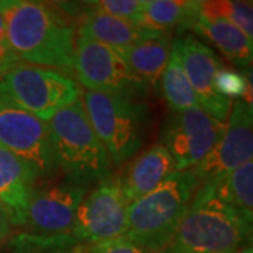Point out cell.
I'll use <instances>...</instances> for the list:
<instances>
[{
    "mask_svg": "<svg viewBox=\"0 0 253 253\" xmlns=\"http://www.w3.org/2000/svg\"><path fill=\"white\" fill-rule=\"evenodd\" d=\"M228 253H238V252H228Z\"/></svg>",
    "mask_w": 253,
    "mask_h": 253,
    "instance_id": "31",
    "label": "cell"
},
{
    "mask_svg": "<svg viewBox=\"0 0 253 253\" xmlns=\"http://www.w3.org/2000/svg\"><path fill=\"white\" fill-rule=\"evenodd\" d=\"M246 83H248V90H246V96L244 100H241L244 103L245 109L248 111V114L253 118V62L248 66H245L242 69Z\"/></svg>",
    "mask_w": 253,
    "mask_h": 253,
    "instance_id": "28",
    "label": "cell"
},
{
    "mask_svg": "<svg viewBox=\"0 0 253 253\" xmlns=\"http://www.w3.org/2000/svg\"><path fill=\"white\" fill-rule=\"evenodd\" d=\"M193 31L210 41L238 68L244 69L253 62V41L229 20L201 10Z\"/></svg>",
    "mask_w": 253,
    "mask_h": 253,
    "instance_id": "17",
    "label": "cell"
},
{
    "mask_svg": "<svg viewBox=\"0 0 253 253\" xmlns=\"http://www.w3.org/2000/svg\"><path fill=\"white\" fill-rule=\"evenodd\" d=\"M38 180V174L28 163L0 148V203L7 208L13 225H24L28 203Z\"/></svg>",
    "mask_w": 253,
    "mask_h": 253,
    "instance_id": "15",
    "label": "cell"
},
{
    "mask_svg": "<svg viewBox=\"0 0 253 253\" xmlns=\"http://www.w3.org/2000/svg\"><path fill=\"white\" fill-rule=\"evenodd\" d=\"M11 228H13V221L10 217V212L0 203V248L10 239Z\"/></svg>",
    "mask_w": 253,
    "mask_h": 253,
    "instance_id": "29",
    "label": "cell"
},
{
    "mask_svg": "<svg viewBox=\"0 0 253 253\" xmlns=\"http://www.w3.org/2000/svg\"><path fill=\"white\" fill-rule=\"evenodd\" d=\"M10 253H86V245L71 234L66 235H36L21 232L7 242Z\"/></svg>",
    "mask_w": 253,
    "mask_h": 253,
    "instance_id": "21",
    "label": "cell"
},
{
    "mask_svg": "<svg viewBox=\"0 0 253 253\" xmlns=\"http://www.w3.org/2000/svg\"><path fill=\"white\" fill-rule=\"evenodd\" d=\"M82 101L111 165H123L141 151L151 121L146 103L90 90L83 93Z\"/></svg>",
    "mask_w": 253,
    "mask_h": 253,
    "instance_id": "5",
    "label": "cell"
},
{
    "mask_svg": "<svg viewBox=\"0 0 253 253\" xmlns=\"http://www.w3.org/2000/svg\"><path fill=\"white\" fill-rule=\"evenodd\" d=\"M79 18H81V23L78 28V36L94 40L114 49H123V48L136 45V44H141L148 40H154L158 37L172 36V34H165V33L145 28L142 26L126 21V20L110 17L106 14L97 13L94 10H90L89 7H86V11Z\"/></svg>",
    "mask_w": 253,
    "mask_h": 253,
    "instance_id": "16",
    "label": "cell"
},
{
    "mask_svg": "<svg viewBox=\"0 0 253 253\" xmlns=\"http://www.w3.org/2000/svg\"><path fill=\"white\" fill-rule=\"evenodd\" d=\"M200 184L191 170L174 172L151 194L128 206L126 239L162 253L176 235Z\"/></svg>",
    "mask_w": 253,
    "mask_h": 253,
    "instance_id": "3",
    "label": "cell"
},
{
    "mask_svg": "<svg viewBox=\"0 0 253 253\" xmlns=\"http://www.w3.org/2000/svg\"><path fill=\"white\" fill-rule=\"evenodd\" d=\"M17 63L20 62L13 54V51H11V48L9 45V41H7L3 0H0V78Z\"/></svg>",
    "mask_w": 253,
    "mask_h": 253,
    "instance_id": "27",
    "label": "cell"
},
{
    "mask_svg": "<svg viewBox=\"0 0 253 253\" xmlns=\"http://www.w3.org/2000/svg\"><path fill=\"white\" fill-rule=\"evenodd\" d=\"M215 90L217 93L226 100H244L248 90V83L245 79L244 73L239 71H235L232 68H226L225 65H222L218 69L215 75Z\"/></svg>",
    "mask_w": 253,
    "mask_h": 253,
    "instance_id": "25",
    "label": "cell"
},
{
    "mask_svg": "<svg viewBox=\"0 0 253 253\" xmlns=\"http://www.w3.org/2000/svg\"><path fill=\"white\" fill-rule=\"evenodd\" d=\"M86 253H152L132 244L126 236L100 244L86 245Z\"/></svg>",
    "mask_w": 253,
    "mask_h": 253,
    "instance_id": "26",
    "label": "cell"
},
{
    "mask_svg": "<svg viewBox=\"0 0 253 253\" xmlns=\"http://www.w3.org/2000/svg\"><path fill=\"white\" fill-rule=\"evenodd\" d=\"M201 13V1L193 0H145L141 26L154 31L183 34L193 30Z\"/></svg>",
    "mask_w": 253,
    "mask_h": 253,
    "instance_id": "19",
    "label": "cell"
},
{
    "mask_svg": "<svg viewBox=\"0 0 253 253\" xmlns=\"http://www.w3.org/2000/svg\"><path fill=\"white\" fill-rule=\"evenodd\" d=\"M201 10L229 20L253 41V4L234 0L201 1Z\"/></svg>",
    "mask_w": 253,
    "mask_h": 253,
    "instance_id": "23",
    "label": "cell"
},
{
    "mask_svg": "<svg viewBox=\"0 0 253 253\" xmlns=\"http://www.w3.org/2000/svg\"><path fill=\"white\" fill-rule=\"evenodd\" d=\"M253 242V215L221 199L212 183L200 186L162 253L239 252Z\"/></svg>",
    "mask_w": 253,
    "mask_h": 253,
    "instance_id": "2",
    "label": "cell"
},
{
    "mask_svg": "<svg viewBox=\"0 0 253 253\" xmlns=\"http://www.w3.org/2000/svg\"><path fill=\"white\" fill-rule=\"evenodd\" d=\"M174 172L177 170L172 155L162 144L152 145L128 163L123 174L118 176L126 203L131 204L151 194Z\"/></svg>",
    "mask_w": 253,
    "mask_h": 253,
    "instance_id": "14",
    "label": "cell"
},
{
    "mask_svg": "<svg viewBox=\"0 0 253 253\" xmlns=\"http://www.w3.org/2000/svg\"><path fill=\"white\" fill-rule=\"evenodd\" d=\"M89 189L71 183L36 189L28 203L24 225L28 234L66 235L72 231L78 208Z\"/></svg>",
    "mask_w": 253,
    "mask_h": 253,
    "instance_id": "13",
    "label": "cell"
},
{
    "mask_svg": "<svg viewBox=\"0 0 253 253\" xmlns=\"http://www.w3.org/2000/svg\"><path fill=\"white\" fill-rule=\"evenodd\" d=\"M73 72L82 86L90 91L132 100L148 97L151 93L114 48L83 36H76L75 41Z\"/></svg>",
    "mask_w": 253,
    "mask_h": 253,
    "instance_id": "7",
    "label": "cell"
},
{
    "mask_svg": "<svg viewBox=\"0 0 253 253\" xmlns=\"http://www.w3.org/2000/svg\"><path fill=\"white\" fill-rule=\"evenodd\" d=\"M172 36H163L116 51L129 71L144 82L149 90L158 91L161 78L172 54Z\"/></svg>",
    "mask_w": 253,
    "mask_h": 253,
    "instance_id": "18",
    "label": "cell"
},
{
    "mask_svg": "<svg viewBox=\"0 0 253 253\" xmlns=\"http://www.w3.org/2000/svg\"><path fill=\"white\" fill-rule=\"evenodd\" d=\"M128 203L118 176L96 183L78 208L71 235L81 244L93 245L117 239L128 231Z\"/></svg>",
    "mask_w": 253,
    "mask_h": 253,
    "instance_id": "8",
    "label": "cell"
},
{
    "mask_svg": "<svg viewBox=\"0 0 253 253\" xmlns=\"http://www.w3.org/2000/svg\"><path fill=\"white\" fill-rule=\"evenodd\" d=\"M212 184L221 199L253 215V159Z\"/></svg>",
    "mask_w": 253,
    "mask_h": 253,
    "instance_id": "22",
    "label": "cell"
},
{
    "mask_svg": "<svg viewBox=\"0 0 253 253\" xmlns=\"http://www.w3.org/2000/svg\"><path fill=\"white\" fill-rule=\"evenodd\" d=\"M253 159V118L241 100L232 103L224 135L204 159L190 169L200 186L222 180Z\"/></svg>",
    "mask_w": 253,
    "mask_h": 253,
    "instance_id": "11",
    "label": "cell"
},
{
    "mask_svg": "<svg viewBox=\"0 0 253 253\" xmlns=\"http://www.w3.org/2000/svg\"><path fill=\"white\" fill-rule=\"evenodd\" d=\"M238 253H253V242L248 245V246H245L244 249H241Z\"/></svg>",
    "mask_w": 253,
    "mask_h": 253,
    "instance_id": "30",
    "label": "cell"
},
{
    "mask_svg": "<svg viewBox=\"0 0 253 253\" xmlns=\"http://www.w3.org/2000/svg\"><path fill=\"white\" fill-rule=\"evenodd\" d=\"M81 87L68 73L20 62L0 78V99L49 121L81 99Z\"/></svg>",
    "mask_w": 253,
    "mask_h": 253,
    "instance_id": "6",
    "label": "cell"
},
{
    "mask_svg": "<svg viewBox=\"0 0 253 253\" xmlns=\"http://www.w3.org/2000/svg\"><path fill=\"white\" fill-rule=\"evenodd\" d=\"M145 0H99L86 1L84 6L110 17L126 20L141 26Z\"/></svg>",
    "mask_w": 253,
    "mask_h": 253,
    "instance_id": "24",
    "label": "cell"
},
{
    "mask_svg": "<svg viewBox=\"0 0 253 253\" xmlns=\"http://www.w3.org/2000/svg\"><path fill=\"white\" fill-rule=\"evenodd\" d=\"M173 45L179 51L183 69L197 96L200 107L212 118L226 123L234 101L221 97L214 84L215 75L224 62L210 46L191 34L174 38Z\"/></svg>",
    "mask_w": 253,
    "mask_h": 253,
    "instance_id": "12",
    "label": "cell"
},
{
    "mask_svg": "<svg viewBox=\"0 0 253 253\" xmlns=\"http://www.w3.org/2000/svg\"><path fill=\"white\" fill-rule=\"evenodd\" d=\"M159 91L173 113H181L200 106L197 96L183 69L179 51L174 45H172L169 62L161 78Z\"/></svg>",
    "mask_w": 253,
    "mask_h": 253,
    "instance_id": "20",
    "label": "cell"
},
{
    "mask_svg": "<svg viewBox=\"0 0 253 253\" xmlns=\"http://www.w3.org/2000/svg\"><path fill=\"white\" fill-rule=\"evenodd\" d=\"M7 41L18 62L73 72L76 28L69 14L31 0H3Z\"/></svg>",
    "mask_w": 253,
    "mask_h": 253,
    "instance_id": "1",
    "label": "cell"
},
{
    "mask_svg": "<svg viewBox=\"0 0 253 253\" xmlns=\"http://www.w3.org/2000/svg\"><path fill=\"white\" fill-rule=\"evenodd\" d=\"M56 168L68 183L87 187L111 176V161L96 135L83 101L59 110L48 121Z\"/></svg>",
    "mask_w": 253,
    "mask_h": 253,
    "instance_id": "4",
    "label": "cell"
},
{
    "mask_svg": "<svg viewBox=\"0 0 253 253\" xmlns=\"http://www.w3.org/2000/svg\"><path fill=\"white\" fill-rule=\"evenodd\" d=\"M226 123L212 118L200 106L173 113L162 132L161 144L172 155L176 170H190L224 135Z\"/></svg>",
    "mask_w": 253,
    "mask_h": 253,
    "instance_id": "10",
    "label": "cell"
},
{
    "mask_svg": "<svg viewBox=\"0 0 253 253\" xmlns=\"http://www.w3.org/2000/svg\"><path fill=\"white\" fill-rule=\"evenodd\" d=\"M0 148L28 163L40 179H51L56 168L48 123L0 99Z\"/></svg>",
    "mask_w": 253,
    "mask_h": 253,
    "instance_id": "9",
    "label": "cell"
}]
</instances>
